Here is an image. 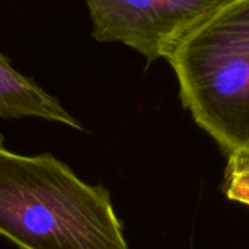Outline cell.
Returning <instances> with one entry per match:
<instances>
[{"label":"cell","instance_id":"cell-1","mask_svg":"<svg viewBox=\"0 0 249 249\" xmlns=\"http://www.w3.org/2000/svg\"><path fill=\"white\" fill-rule=\"evenodd\" d=\"M0 238L19 249H128L107 188L51 153L12 152L1 134Z\"/></svg>","mask_w":249,"mask_h":249},{"label":"cell","instance_id":"cell-2","mask_svg":"<svg viewBox=\"0 0 249 249\" xmlns=\"http://www.w3.org/2000/svg\"><path fill=\"white\" fill-rule=\"evenodd\" d=\"M168 61L194 121L229 155L249 153V0H225Z\"/></svg>","mask_w":249,"mask_h":249},{"label":"cell","instance_id":"cell-3","mask_svg":"<svg viewBox=\"0 0 249 249\" xmlns=\"http://www.w3.org/2000/svg\"><path fill=\"white\" fill-rule=\"evenodd\" d=\"M92 36L121 42L149 63L168 60L181 39L225 0H85Z\"/></svg>","mask_w":249,"mask_h":249},{"label":"cell","instance_id":"cell-4","mask_svg":"<svg viewBox=\"0 0 249 249\" xmlns=\"http://www.w3.org/2000/svg\"><path fill=\"white\" fill-rule=\"evenodd\" d=\"M0 117L41 118L51 123L83 130L82 124L48 92L32 79L19 73L0 53Z\"/></svg>","mask_w":249,"mask_h":249},{"label":"cell","instance_id":"cell-5","mask_svg":"<svg viewBox=\"0 0 249 249\" xmlns=\"http://www.w3.org/2000/svg\"><path fill=\"white\" fill-rule=\"evenodd\" d=\"M223 188L229 200L249 206V153L229 155Z\"/></svg>","mask_w":249,"mask_h":249}]
</instances>
